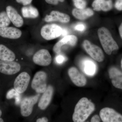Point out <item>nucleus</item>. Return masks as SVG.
<instances>
[{
	"label": "nucleus",
	"mask_w": 122,
	"mask_h": 122,
	"mask_svg": "<svg viewBox=\"0 0 122 122\" xmlns=\"http://www.w3.org/2000/svg\"><path fill=\"white\" fill-rule=\"evenodd\" d=\"M68 73L71 80L75 86L83 87L86 85L87 79L77 68L71 67L68 70Z\"/></svg>",
	"instance_id": "nucleus-11"
},
{
	"label": "nucleus",
	"mask_w": 122,
	"mask_h": 122,
	"mask_svg": "<svg viewBox=\"0 0 122 122\" xmlns=\"http://www.w3.org/2000/svg\"><path fill=\"white\" fill-rule=\"evenodd\" d=\"M39 95L26 97L22 100L20 105L21 114L22 116L27 117L32 112L33 108L39 99Z\"/></svg>",
	"instance_id": "nucleus-7"
},
{
	"label": "nucleus",
	"mask_w": 122,
	"mask_h": 122,
	"mask_svg": "<svg viewBox=\"0 0 122 122\" xmlns=\"http://www.w3.org/2000/svg\"><path fill=\"white\" fill-rule=\"evenodd\" d=\"M77 41V38L75 35L65 36L55 44L53 48V50L56 54H59L61 52V49L63 46L69 45L73 46L76 45Z\"/></svg>",
	"instance_id": "nucleus-12"
},
{
	"label": "nucleus",
	"mask_w": 122,
	"mask_h": 122,
	"mask_svg": "<svg viewBox=\"0 0 122 122\" xmlns=\"http://www.w3.org/2000/svg\"><path fill=\"white\" fill-rule=\"evenodd\" d=\"M98 35L102 48L107 54L110 55L113 51L118 50L117 44L106 28L102 27L99 29Z\"/></svg>",
	"instance_id": "nucleus-2"
},
{
	"label": "nucleus",
	"mask_w": 122,
	"mask_h": 122,
	"mask_svg": "<svg viewBox=\"0 0 122 122\" xmlns=\"http://www.w3.org/2000/svg\"><path fill=\"white\" fill-rule=\"evenodd\" d=\"M47 75L43 71H39L36 73L34 76L31 87L37 93H43L47 88Z\"/></svg>",
	"instance_id": "nucleus-4"
},
{
	"label": "nucleus",
	"mask_w": 122,
	"mask_h": 122,
	"mask_svg": "<svg viewBox=\"0 0 122 122\" xmlns=\"http://www.w3.org/2000/svg\"><path fill=\"white\" fill-rule=\"evenodd\" d=\"M20 94L18 93L15 89H12L7 92L6 98L10 99L14 98H15L16 102L18 103L20 101Z\"/></svg>",
	"instance_id": "nucleus-24"
},
{
	"label": "nucleus",
	"mask_w": 122,
	"mask_h": 122,
	"mask_svg": "<svg viewBox=\"0 0 122 122\" xmlns=\"http://www.w3.org/2000/svg\"><path fill=\"white\" fill-rule=\"evenodd\" d=\"M16 55L10 49L3 45L0 44V60L4 61H14Z\"/></svg>",
	"instance_id": "nucleus-20"
},
{
	"label": "nucleus",
	"mask_w": 122,
	"mask_h": 122,
	"mask_svg": "<svg viewBox=\"0 0 122 122\" xmlns=\"http://www.w3.org/2000/svg\"><path fill=\"white\" fill-rule=\"evenodd\" d=\"M4 122V120L2 118L0 117V122Z\"/></svg>",
	"instance_id": "nucleus-34"
},
{
	"label": "nucleus",
	"mask_w": 122,
	"mask_h": 122,
	"mask_svg": "<svg viewBox=\"0 0 122 122\" xmlns=\"http://www.w3.org/2000/svg\"><path fill=\"white\" fill-rule=\"evenodd\" d=\"M95 109L93 103L86 97L80 99L75 106L72 116L74 122H85Z\"/></svg>",
	"instance_id": "nucleus-1"
},
{
	"label": "nucleus",
	"mask_w": 122,
	"mask_h": 122,
	"mask_svg": "<svg viewBox=\"0 0 122 122\" xmlns=\"http://www.w3.org/2000/svg\"><path fill=\"white\" fill-rule=\"evenodd\" d=\"M6 12L11 22L15 26L20 28L23 25L24 20L14 7L8 5L6 8Z\"/></svg>",
	"instance_id": "nucleus-13"
},
{
	"label": "nucleus",
	"mask_w": 122,
	"mask_h": 122,
	"mask_svg": "<svg viewBox=\"0 0 122 122\" xmlns=\"http://www.w3.org/2000/svg\"><path fill=\"white\" fill-rule=\"evenodd\" d=\"M99 115L103 122H122V115L110 107H104L101 109Z\"/></svg>",
	"instance_id": "nucleus-6"
},
{
	"label": "nucleus",
	"mask_w": 122,
	"mask_h": 122,
	"mask_svg": "<svg viewBox=\"0 0 122 122\" xmlns=\"http://www.w3.org/2000/svg\"><path fill=\"white\" fill-rule=\"evenodd\" d=\"M92 6L95 11L107 12L112 9L113 3L112 0H95L92 3Z\"/></svg>",
	"instance_id": "nucleus-18"
},
{
	"label": "nucleus",
	"mask_w": 122,
	"mask_h": 122,
	"mask_svg": "<svg viewBox=\"0 0 122 122\" xmlns=\"http://www.w3.org/2000/svg\"><path fill=\"white\" fill-rule=\"evenodd\" d=\"M82 66L83 71L86 75L92 76L95 74L96 66L93 61L89 59H86L83 61Z\"/></svg>",
	"instance_id": "nucleus-22"
},
{
	"label": "nucleus",
	"mask_w": 122,
	"mask_h": 122,
	"mask_svg": "<svg viewBox=\"0 0 122 122\" xmlns=\"http://www.w3.org/2000/svg\"><path fill=\"white\" fill-rule=\"evenodd\" d=\"M2 114V111H1V110L0 109V117L1 116Z\"/></svg>",
	"instance_id": "nucleus-35"
},
{
	"label": "nucleus",
	"mask_w": 122,
	"mask_h": 122,
	"mask_svg": "<svg viewBox=\"0 0 122 122\" xmlns=\"http://www.w3.org/2000/svg\"><path fill=\"white\" fill-rule=\"evenodd\" d=\"M72 14L77 19L83 20L87 19L94 15V12L89 8L79 9L75 8L73 9Z\"/></svg>",
	"instance_id": "nucleus-19"
},
{
	"label": "nucleus",
	"mask_w": 122,
	"mask_h": 122,
	"mask_svg": "<svg viewBox=\"0 0 122 122\" xmlns=\"http://www.w3.org/2000/svg\"><path fill=\"white\" fill-rule=\"evenodd\" d=\"M22 16L25 18H36L39 15L37 9L31 5L23 6L21 8Z\"/></svg>",
	"instance_id": "nucleus-21"
},
{
	"label": "nucleus",
	"mask_w": 122,
	"mask_h": 122,
	"mask_svg": "<svg viewBox=\"0 0 122 122\" xmlns=\"http://www.w3.org/2000/svg\"><path fill=\"white\" fill-rule=\"evenodd\" d=\"M11 22L6 11L0 12V28L8 26Z\"/></svg>",
	"instance_id": "nucleus-23"
},
{
	"label": "nucleus",
	"mask_w": 122,
	"mask_h": 122,
	"mask_svg": "<svg viewBox=\"0 0 122 122\" xmlns=\"http://www.w3.org/2000/svg\"><path fill=\"white\" fill-rule=\"evenodd\" d=\"M33 62L41 66L49 65L52 62V57L48 50L45 49L40 50L36 52L33 57Z\"/></svg>",
	"instance_id": "nucleus-10"
},
{
	"label": "nucleus",
	"mask_w": 122,
	"mask_h": 122,
	"mask_svg": "<svg viewBox=\"0 0 122 122\" xmlns=\"http://www.w3.org/2000/svg\"><path fill=\"white\" fill-rule=\"evenodd\" d=\"M30 76L27 72H22L16 77L14 83V87L18 93L22 94L28 86Z\"/></svg>",
	"instance_id": "nucleus-8"
},
{
	"label": "nucleus",
	"mask_w": 122,
	"mask_h": 122,
	"mask_svg": "<svg viewBox=\"0 0 122 122\" xmlns=\"http://www.w3.org/2000/svg\"><path fill=\"white\" fill-rule=\"evenodd\" d=\"M47 4L53 5H57L59 4V2H63L65 0H45Z\"/></svg>",
	"instance_id": "nucleus-28"
},
{
	"label": "nucleus",
	"mask_w": 122,
	"mask_h": 122,
	"mask_svg": "<svg viewBox=\"0 0 122 122\" xmlns=\"http://www.w3.org/2000/svg\"><path fill=\"white\" fill-rule=\"evenodd\" d=\"M86 28V25L85 24L82 23H79L77 24L75 26L74 29L75 30L77 31L82 32L85 30Z\"/></svg>",
	"instance_id": "nucleus-27"
},
{
	"label": "nucleus",
	"mask_w": 122,
	"mask_h": 122,
	"mask_svg": "<svg viewBox=\"0 0 122 122\" xmlns=\"http://www.w3.org/2000/svg\"><path fill=\"white\" fill-rule=\"evenodd\" d=\"M54 89L52 86H47L45 91L43 93L38 102V107L41 110H45L49 105L53 94Z\"/></svg>",
	"instance_id": "nucleus-17"
},
{
	"label": "nucleus",
	"mask_w": 122,
	"mask_h": 122,
	"mask_svg": "<svg viewBox=\"0 0 122 122\" xmlns=\"http://www.w3.org/2000/svg\"><path fill=\"white\" fill-rule=\"evenodd\" d=\"M115 7L118 11H122V0H116L115 4Z\"/></svg>",
	"instance_id": "nucleus-29"
},
{
	"label": "nucleus",
	"mask_w": 122,
	"mask_h": 122,
	"mask_svg": "<svg viewBox=\"0 0 122 122\" xmlns=\"http://www.w3.org/2000/svg\"><path fill=\"white\" fill-rule=\"evenodd\" d=\"M62 29L56 24H46L41 28V34L44 39L50 41L59 37L62 35Z\"/></svg>",
	"instance_id": "nucleus-3"
},
{
	"label": "nucleus",
	"mask_w": 122,
	"mask_h": 122,
	"mask_svg": "<svg viewBox=\"0 0 122 122\" xmlns=\"http://www.w3.org/2000/svg\"><path fill=\"white\" fill-rule=\"evenodd\" d=\"M108 73L113 86L117 89L122 90V72L118 68L112 67L109 69Z\"/></svg>",
	"instance_id": "nucleus-16"
},
{
	"label": "nucleus",
	"mask_w": 122,
	"mask_h": 122,
	"mask_svg": "<svg viewBox=\"0 0 122 122\" xmlns=\"http://www.w3.org/2000/svg\"><path fill=\"white\" fill-rule=\"evenodd\" d=\"M75 6L76 8H85L86 6V2L85 0H73Z\"/></svg>",
	"instance_id": "nucleus-25"
},
{
	"label": "nucleus",
	"mask_w": 122,
	"mask_h": 122,
	"mask_svg": "<svg viewBox=\"0 0 122 122\" xmlns=\"http://www.w3.org/2000/svg\"><path fill=\"white\" fill-rule=\"evenodd\" d=\"M119 32L121 38L122 39V22L120 24L119 28Z\"/></svg>",
	"instance_id": "nucleus-33"
},
{
	"label": "nucleus",
	"mask_w": 122,
	"mask_h": 122,
	"mask_svg": "<svg viewBox=\"0 0 122 122\" xmlns=\"http://www.w3.org/2000/svg\"><path fill=\"white\" fill-rule=\"evenodd\" d=\"M65 58L62 55H58L56 57V61L58 64H61L65 61Z\"/></svg>",
	"instance_id": "nucleus-30"
},
{
	"label": "nucleus",
	"mask_w": 122,
	"mask_h": 122,
	"mask_svg": "<svg viewBox=\"0 0 122 122\" xmlns=\"http://www.w3.org/2000/svg\"><path fill=\"white\" fill-rule=\"evenodd\" d=\"M83 46L86 53L94 60L98 62H101L104 60V54L102 49L98 46L91 44L87 40L84 41Z\"/></svg>",
	"instance_id": "nucleus-5"
},
{
	"label": "nucleus",
	"mask_w": 122,
	"mask_h": 122,
	"mask_svg": "<svg viewBox=\"0 0 122 122\" xmlns=\"http://www.w3.org/2000/svg\"><path fill=\"white\" fill-rule=\"evenodd\" d=\"M121 67H122V61H121Z\"/></svg>",
	"instance_id": "nucleus-36"
},
{
	"label": "nucleus",
	"mask_w": 122,
	"mask_h": 122,
	"mask_svg": "<svg viewBox=\"0 0 122 122\" xmlns=\"http://www.w3.org/2000/svg\"><path fill=\"white\" fill-rule=\"evenodd\" d=\"M101 118L100 116L98 115H96L92 117L91 120L92 122H101Z\"/></svg>",
	"instance_id": "nucleus-31"
},
{
	"label": "nucleus",
	"mask_w": 122,
	"mask_h": 122,
	"mask_svg": "<svg viewBox=\"0 0 122 122\" xmlns=\"http://www.w3.org/2000/svg\"><path fill=\"white\" fill-rule=\"evenodd\" d=\"M20 65L17 62L0 60V72L3 74L13 75L20 72Z\"/></svg>",
	"instance_id": "nucleus-9"
},
{
	"label": "nucleus",
	"mask_w": 122,
	"mask_h": 122,
	"mask_svg": "<svg viewBox=\"0 0 122 122\" xmlns=\"http://www.w3.org/2000/svg\"><path fill=\"white\" fill-rule=\"evenodd\" d=\"M70 20V17L68 14L55 10L51 11L50 15H46L44 18V20L47 22L57 21L67 23L69 22Z\"/></svg>",
	"instance_id": "nucleus-14"
},
{
	"label": "nucleus",
	"mask_w": 122,
	"mask_h": 122,
	"mask_svg": "<svg viewBox=\"0 0 122 122\" xmlns=\"http://www.w3.org/2000/svg\"><path fill=\"white\" fill-rule=\"evenodd\" d=\"M15 1L18 4L25 6L30 5L32 2L33 0H15Z\"/></svg>",
	"instance_id": "nucleus-26"
},
{
	"label": "nucleus",
	"mask_w": 122,
	"mask_h": 122,
	"mask_svg": "<svg viewBox=\"0 0 122 122\" xmlns=\"http://www.w3.org/2000/svg\"><path fill=\"white\" fill-rule=\"evenodd\" d=\"M22 35L21 30L11 26L0 28V36L4 38L11 39H17Z\"/></svg>",
	"instance_id": "nucleus-15"
},
{
	"label": "nucleus",
	"mask_w": 122,
	"mask_h": 122,
	"mask_svg": "<svg viewBox=\"0 0 122 122\" xmlns=\"http://www.w3.org/2000/svg\"><path fill=\"white\" fill-rule=\"evenodd\" d=\"M36 122H48V118L46 117H43L38 119Z\"/></svg>",
	"instance_id": "nucleus-32"
}]
</instances>
